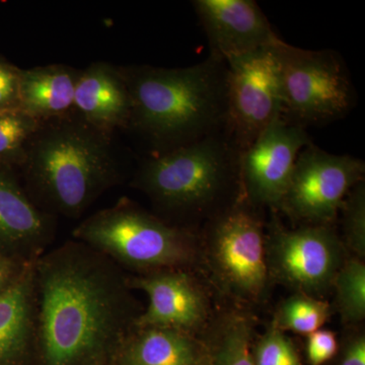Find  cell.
<instances>
[{
	"instance_id": "6da1fadb",
	"label": "cell",
	"mask_w": 365,
	"mask_h": 365,
	"mask_svg": "<svg viewBox=\"0 0 365 365\" xmlns=\"http://www.w3.org/2000/svg\"><path fill=\"white\" fill-rule=\"evenodd\" d=\"M128 275L74 239L43 254L34 263V365H112L144 309Z\"/></svg>"
},
{
	"instance_id": "7a4b0ae2",
	"label": "cell",
	"mask_w": 365,
	"mask_h": 365,
	"mask_svg": "<svg viewBox=\"0 0 365 365\" xmlns=\"http://www.w3.org/2000/svg\"><path fill=\"white\" fill-rule=\"evenodd\" d=\"M21 184L41 210L78 218L120 181L112 134L76 110L41 122L19 168Z\"/></svg>"
},
{
	"instance_id": "3957f363",
	"label": "cell",
	"mask_w": 365,
	"mask_h": 365,
	"mask_svg": "<svg viewBox=\"0 0 365 365\" xmlns=\"http://www.w3.org/2000/svg\"><path fill=\"white\" fill-rule=\"evenodd\" d=\"M131 98L129 129L153 155L227 131V64L211 55L181 68L119 66Z\"/></svg>"
},
{
	"instance_id": "277c9868",
	"label": "cell",
	"mask_w": 365,
	"mask_h": 365,
	"mask_svg": "<svg viewBox=\"0 0 365 365\" xmlns=\"http://www.w3.org/2000/svg\"><path fill=\"white\" fill-rule=\"evenodd\" d=\"M240 158L232 137L220 132L151 155L139 165L131 187L148 197L163 220L187 227L190 220H208L240 196Z\"/></svg>"
},
{
	"instance_id": "5b68a950",
	"label": "cell",
	"mask_w": 365,
	"mask_h": 365,
	"mask_svg": "<svg viewBox=\"0 0 365 365\" xmlns=\"http://www.w3.org/2000/svg\"><path fill=\"white\" fill-rule=\"evenodd\" d=\"M72 237L131 275L200 266V242L191 228L170 225L127 197L88 216Z\"/></svg>"
},
{
	"instance_id": "8992f818",
	"label": "cell",
	"mask_w": 365,
	"mask_h": 365,
	"mask_svg": "<svg viewBox=\"0 0 365 365\" xmlns=\"http://www.w3.org/2000/svg\"><path fill=\"white\" fill-rule=\"evenodd\" d=\"M257 210L241 193L209 218L199 237L200 266H206L223 295L241 304L265 302L272 285L266 234Z\"/></svg>"
},
{
	"instance_id": "52a82bcc",
	"label": "cell",
	"mask_w": 365,
	"mask_h": 365,
	"mask_svg": "<svg viewBox=\"0 0 365 365\" xmlns=\"http://www.w3.org/2000/svg\"><path fill=\"white\" fill-rule=\"evenodd\" d=\"M282 116L292 123L325 124L344 118L355 104L345 62L331 50H307L278 41Z\"/></svg>"
},
{
	"instance_id": "ba28073f",
	"label": "cell",
	"mask_w": 365,
	"mask_h": 365,
	"mask_svg": "<svg viewBox=\"0 0 365 365\" xmlns=\"http://www.w3.org/2000/svg\"><path fill=\"white\" fill-rule=\"evenodd\" d=\"M266 252L272 283L319 299L331 292L336 274L350 256L332 225L287 228L277 218L269 223Z\"/></svg>"
},
{
	"instance_id": "9c48e42d",
	"label": "cell",
	"mask_w": 365,
	"mask_h": 365,
	"mask_svg": "<svg viewBox=\"0 0 365 365\" xmlns=\"http://www.w3.org/2000/svg\"><path fill=\"white\" fill-rule=\"evenodd\" d=\"M365 163L313 143L300 151L278 210L302 225H330L350 190L364 181Z\"/></svg>"
},
{
	"instance_id": "30bf717a",
	"label": "cell",
	"mask_w": 365,
	"mask_h": 365,
	"mask_svg": "<svg viewBox=\"0 0 365 365\" xmlns=\"http://www.w3.org/2000/svg\"><path fill=\"white\" fill-rule=\"evenodd\" d=\"M278 41L227 63V131L241 153L282 115Z\"/></svg>"
},
{
	"instance_id": "8fae6325",
	"label": "cell",
	"mask_w": 365,
	"mask_h": 365,
	"mask_svg": "<svg viewBox=\"0 0 365 365\" xmlns=\"http://www.w3.org/2000/svg\"><path fill=\"white\" fill-rule=\"evenodd\" d=\"M312 143L304 127L282 115L241 153L242 196L256 208L279 207L300 151Z\"/></svg>"
},
{
	"instance_id": "7c38bea8",
	"label": "cell",
	"mask_w": 365,
	"mask_h": 365,
	"mask_svg": "<svg viewBox=\"0 0 365 365\" xmlns=\"http://www.w3.org/2000/svg\"><path fill=\"white\" fill-rule=\"evenodd\" d=\"M128 285L148 297L136 322L138 328L172 329L200 338L212 319L210 299L195 271L163 269L128 275Z\"/></svg>"
},
{
	"instance_id": "4fadbf2b",
	"label": "cell",
	"mask_w": 365,
	"mask_h": 365,
	"mask_svg": "<svg viewBox=\"0 0 365 365\" xmlns=\"http://www.w3.org/2000/svg\"><path fill=\"white\" fill-rule=\"evenodd\" d=\"M57 217L26 194L16 168L0 162V254L35 263L51 247Z\"/></svg>"
},
{
	"instance_id": "5bb4252c",
	"label": "cell",
	"mask_w": 365,
	"mask_h": 365,
	"mask_svg": "<svg viewBox=\"0 0 365 365\" xmlns=\"http://www.w3.org/2000/svg\"><path fill=\"white\" fill-rule=\"evenodd\" d=\"M192 4L207 36L211 55L225 63L280 39L253 0H195Z\"/></svg>"
},
{
	"instance_id": "9a60e30c",
	"label": "cell",
	"mask_w": 365,
	"mask_h": 365,
	"mask_svg": "<svg viewBox=\"0 0 365 365\" xmlns=\"http://www.w3.org/2000/svg\"><path fill=\"white\" fill-rule=\"evenodd\" d=\"M74 110L100 130L112 134L129 128L131 98L119 66L93 62L81 71Z\"/></svg>"
},
{
	"instance_id": "2e32d148",
	"label": "cell",
	"mask_w": 365,
	"mask_h": 365,
	"mask_svg": "<svg viewBox=\"0 0 365 365\" xmlns=\"http://www.w3.org/2000/svg\"><path fill=\"white\" fill-rule=\"evenodd\" d=\"M36 295L34 264L0 294V365H34Z\"/></svg>"
},
{
	"instance_id": "e0dca14e",
	"label": "cell",
	"mask_w": 365,
	"mask_h": 365,
	"mask_svg": "<svg viewBox=\"0 0 365 365\" xmlns=\"http://www.w3.org/2000/svg\"><path fill=\"white\" fill-rule=\"evenodd\" d=\"M203 341L172 329L135 327L112 365H197L205 357Z\"/></svg>"
},
{
	"instance_id": "ac0fdd59",
	"label": "cell",
	"mask_w": 365,
	"mask_h": 365,
	"mask_svg": "<svg viewBox=\"0 0 365 365\" xmlns=\"http://www.w3.org/2000/svg\"><path fill=\"white\" fill-rule=\"evenodd\" d=\"M79 74L64 64L21 69L20 109L41 122L73 111Z\"/></svg>"
},
{
	"instance_id": "d6986e66",
	"label": "cell",
	"mask_w": 365,
	"mask_h": 365,
	"mask_svg": "<svg viewBox=\"0 0 365 365\" xmlns=\"http://www.w3.org/2000/svg\"><path fill=\"white\" fill-rule=\"evenodd\" d=\"M255 336L254 317L246 309L232 307L213 314L200 339L210 365H254L251 348Z\"/></svg>"
},
{
	"instance_id": "ffe728a7",
	"label": "cell",
	"mask_w": 365,
	"mask_h": 365,
	"mask_svg": "<svg viewBox=\"0 0 365 365\" xmlns=\"http://www.w3.org/2000/svg\"><path fill=\"white\" fill-rule=\"evenodd\" d=\"M333 314H339L345 327L361 326L365 319V263L348 256L332 283Z\"/></svg>"
},
{
	"instance_id": "44dd1931",
	"label": "cell",
	"mask_w": 365,
	"mask_h": 365,
	"mask_svg": "<svg viewBox=\"0 0 365 365\" xmlns=\"http://www.w3.org/2000/svg\"><path fill=\"white\" fill-rule=\"evenodd\" d=\"M332 314V307L327 300L294 292L280 302L271 325L284 333L307 336L323 328Z\"/></svg>"
},
{
	"instance_id": "7402d4cb",
	"label": "cell",
	"mask_w": 365,
	"mask_h": 365,
	"mask_svg": "<svg viewBox=\"0 0 365 365\" xmlns=\"http://www.w3.org/2000/svg\"><path fill=\"white\" fill-rule=\"evenodd\" d=\"M40 123L21 109L0 112V162L19 169L26 144Z\"/></svg>"
},
{
	"instance_id": "603a6c76",
	"label": "cell",
	"mask_w": 365,
	"mask_h": 365,
	"mask_svg": "<svg viewBox=\"0 0 365 365\" xmlns=\"http://www.w3.org/2000/svg\"><path fill=\"white\" fill-rule=\"evenodd\" d=\"M342 213L341 241L350 256L365 259V185H355L345 197L340 208Z\"/></svg>"
},
{
	"instance_id": "cb8c5ba5",
	"label": "cell",
	"mask_w": 365,
	"mask_h": 365,
	"mask_svg": "<svg viewBox=\"0 0 365 365\" xmlns=\"http://www.w3.org/2000/svg\"><path fill=\"white\" fill-rule=\"evenodd\" d=\"M251 353L254 365H302L294 340L271 324L265 332L255 336Z\"/></svg>"
},
{
	"instance_id": "d4e9b609",
	"label": "cell",
	"mask_w": 365,
	"mask_h": 365,
	"mask_svg": "<svg viewBox=\"0 0 365 365\" xmlns=\"http://www.w3.org/2000/svg\"><path fill=\"white\" fill-rule=\"evenodd\" d=\"M327 365H365V332L361 326L345 327L339 347Z\"/></svg>"
},
{
	"instance_id": "484cf974",
	"label": "cell",
	"mask_w": 365,
	"mask_h": 365,
	"mask_svg": "<svg viewBox=\"0 0 365 365\" xmlns=\"http://www.w3.org/2000/svg\"><path fill=\"white\" fill-rule=\"evenodd\" d=\"M306 337L307 364L327 365L332 361L339 347V339L334 331L321 328Z\"/></svg>"
},
{
	"instance_id": "4316f807",
	"label": "cell",
	"mask_w": 365,
	"mask_h": 365,
	"mask_svg": "<svg viewBox=\"0 0 365 365\" xmlns=\"http://www.w3.org/2000/svg\"><path fill=\"white\" fill-rule=\"evenodd\" d=\"M21 69L0 59V112L20 109Z\"/></svg>"
},
{
	"instance_id": "83f0119b",
	"label": "cell",
	"mask_w": 365,
	"mask_h": 365,
	"mask_svg": "<svg viewBox=\"0 0 365 365\" xmlns=\"http://www.w3.org/2000/svg\"><path fill=\"white\" fill-rule=\"evenodd\" d=\"M32 264L0 254V294L14 287Z\"/></svg>"
},
{
	"instance_id": "f1b7e54d",
	"label": "cell",
	"mask_w": 365,
	"mask_h": 365,
	"mask_svg": "<svg viewBox=\"0 0 365 365\" xmlns=\"http://www.w3.org/2000/svg\"><path fill=\"white\" fill-rule=\"evenodd\" d=\"M197 365H210V361H209L207 351H206L205 357H204V359L201 360V361L199 362V364Z\"/></svg>"
}]
</instances>
